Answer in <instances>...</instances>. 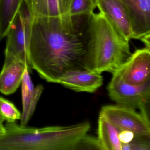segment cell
Instances as JSON below:
<instances>
[{"label":"cell","instance_id":"cell-14","mask_svg":"<svg viewBox=\"0 0 150 150\" xmlns=\"http://www.w3.org/2000/svg\"><path fill=\"white\" fill-rule=\"evenodd\" d=\"M34 17H58L67 14L63 0H31Z\"/></svg>","mask_w":150,"mask_h":150},{"label":"cell","instance_id":"cell-8","mask_svg":"<svg viewBox=\"0 0 150 150\" xmlns=\"http://www.w3.org/2000/svg\"><path fill=\"white\" fill-rule=\"evenodd\" d=\"M96 7L118 32L130 41L134 39L132 25L128 12L120 0H95Z\"/></svg>","mask_w":150,"mask_h":150},{"label":"cell","instance_id":"cell-15","mask_svg":"<svg viewBox=\"0 0 150 150\" xmlns=\"http://www.w3.org/2000/svg\"><path fill=\"white\" fill-rule=\"evenodd\" d=\"M22 0H0V41L6 37Z\"/></svg>","mask_w":150,"mask_h":150},{"label":"cell","instance_id":"cell-17","mask_svg":"<svg viewBox=\"0 0 150 150\" xmlns=\"http://www.w3.org/2000/svg\"><path fill=\"white\" fill-rule=\"evenodd\" d=\"M21 113L15 105L8 100L0 97V117L8 122L21 119Z\"/></svg>","mask_w":150,"mask_h":150},{"label":"cell","instance_id":"cell-6","mask_svg":"<svg viewBox=\"0 0 150 150\" xmlns=\"http://www.w3.org/2000/svg\"><path fill=\"white\" fill-rule=\"evenodd\" d=\"M100 115L110 122L119 130L129 131L135 136L150 137V123L146 111L121 105H106L101 109Z\"/></svg>","mask_w":150,"mask_h":150},{"label":"cell","instance_id":"cell-21","mask_svg":"<svg viewBox=\"0 0 150 150\" xmlns=\"http://www.w3.org/2000/svg\"><path fill=\"white\" fill-rule=\"evenodd\" d=\"M150 34H149L142 38L140 40L144 43V44L145 45V47L150 49Z\"/></svg>","mask_w":150,"mask_h":150},{"label":"cell","instance_id":"cell-4","mask_svg":"<svg viewBox=\"0 0 150 150\" xmlns=\"http://www.w3.org/2000/svg\"><path fill=\"white\" fill-rule=\"evenodd\" d=\"M34 16L30 4L24 2L12 21L6 37L5 58L17 59L27 64L32 72L30 44Z\"/></svg>","mask_w":150,"mask_h":150},{"label":"cell","instance_id":"cell-3","mask_svg":"<svg viewBox=\"0 0 150 150\" xmlns=\"http://www.w3.org/2000/svg\"><path fill=\"white\" fill-rule=\"evenodd\" d=\"M129 42L103 14L94 13L88 26L84 69L113 73L131 55Z\"/></svg>","mask_w":150,"mask_h":150},{"label":"cell","instance_id":"cell-23","mask_svg":"<svg viewBox=\"0 0 150 150\" xmlns=\"http://www.w3.org/2000/svg\"><path fill=\"white\" fill-rule=\"evenodd\" d=\"M63 1H64V3L65 5L66 6L67 10H68L70 0H63ZM67 12H68V11H67Z\"/></svg>","mask_w":150,"mask_h":150},{"label":"cell","instance_id":"cell-13","mask_svg":"<svg viewBox=\"0 0 150 150\" xmlns=\"http://www.w3.org/2000/svg\"><path fill=\"white\" fill-rule=\"evenodd\" d=\"M120 131L105 117L99 116L97 139L103 150H122L118 137Z\"/></svg>","mask_w":150,"mask_h":150},{"label":"cell","instance_id":"cell-9","mask_svg":"<svg viewBox=\"0 0 150 150\" xmlns=\"http://www.w3.org/2000/svg\"><path fill=\"white\" fill-rule=\"evenodd\" d=\"M103 83L101 74L83 68L67 71L59 79L57 84L76 92L93 93Z\"/></svg>","mask_w":150,"mask_h":150},{"label":"cell","instance_id":"cell-16","mask_svg":"<svg viewBox=\"0 0 150 150\" xmlns=\"http://www.w3.org/2000/svg\"><path fill=\"white\" fill-rule=\"evenodd\" d=\"M96 8L95 0H70L67 14L71 17L90 16Z\"/></svg>","mask_w":150,"mask_h":150},{"label":"cell","instance_id":"cell-10","mask_svg":"<svg viewBox=\"0 0 150 150\" xmlns=\"http://www.w3.org/2000/svg\"><path fill=\"white\" fill-rule=\"evenodd\" d=\"M129 16L134 39L150 34V0H120Z\"/></svg>","mask_w":150,"mask_h":150},{"label":"cell","instance_id":"cell-1","mask_svg":"<svg viewBox=\"0 0 150 150\" xmlns=\"http://www.w3.org/2000/svg\"><path fill=\"white\" fill-rule=\"evenodd\" d=\"M90 16L34 17L30 44L32 70L57 83L67 71L84 69Z\"/></svg>","mask_w":150,"mask_h":150},{"label":"cell","instance_id":"cell-20","mask_svg":"<svg viewBox=\"0 0 150 150\" xmlns=\"http://www.w3.org/2000/svg\"><path fill=\"white\" fill-rule=\"evenodd\" d=\"M134 133L129 131L123 130L120 131L119 133V140L122 144L129 143L134 138Z\"/></svg>","mask_w":150,"mask_h":150},{"label":"cell","instance_id":"cell-18","mask_svg":"<svg viewBox=\"0 0 150 150\" xmlns=\"http://www.w3.org/2000/svg\"><path fill=\"white\" fill-rule=\"evenodd\" d=\"M150 137L134 136L128 144H122L123 150H150Z\"/></svg>","mask_w":150,"mask_h":150},{"label":"cell","instance_id":"cell-2","mask_svg":"<svg viewBox=\"0 0 150 150\" xmlns=\"http://www.w3.org/2000/svg\"><path fill=\"white\" fill-rule=\"evenodd\" d=\"M89 122L68 126L34 128L7 122L0 150H74L90 129Z\"/></svg>","mask_w":150,"mask_h":150},{"label":"cell","instance_id":"cell-5","mask_svg":"<svg viewBox=\"0 0 150 150\" xmlns=\"http://www.w3.org/2000/svg\"><path fill=\"white\" fill-rule=\"evenodd\" d=\"M112 74L107 86L110 99L117 105L146 111L150 103V81L141 85H132L124 81L116 72Z\"/></svg>","mask_w":150,"mask_h":150},{"label":"cell","instance_id":"cell-19","mask_svg":"<svg viewBox=\"0 0 150 150\" xmlns=\"http://www.w3.org/2000/svg\"><path fill=\"white\" fill-rule=\"evenodd\" d=\"M103 150L97 138L87 134L81 138L75 146L74 150Z\"/></svg>","mask_w":150,"mask_h":150},{"label":"cell","instance_id":"cell-11","mask_svg":"<svg viewBox=\"0 0 150 150\" xmlns=\"http://www.w3.org/2000/svg\"><path fill=\"white\" fill-rule=\"evenodd\" d=\"M30 73L26 67L21 84L23 110L20 125L23 126H27L31 119L44 89L42 85L34 86Z\"/></svg>","mask_w":150,"mask_h":150},{"label":"cell","instance_id":"cell-12","mask_svg":"<svg viewBox=\"0 0 150 150\" xmlns=\"http://www.w3.org/2000/svg\"><path fill=\"white\" fill-rule=\"evenodd\" d=\"M26 67L30 71L24 63L15 59L5 58L0 72V93L5 95L15 93L21 84Z\"/></svg>","mask_w":150,"mask_h":150},{"label":"cell","instance_id":"cell-22","mask_svg":"<svg viewBox=\"0 0 150 150\" xmlns=\"http://www.w3.org/2000/svg\"><path fill=\"white\" fill-rule=\"evenodd\" d=\"M4 121L0 117V136H2L6 133V129L4 125Z\"/></svg>","mask_w":150,"mask_h":150},{"label":"cell","instance_id":"cell-24","mask_svg":"<svg viewBox=\"0 0 150 150\" xmlns=\"http://www.w3.org/2000/svg\"><path fill=\"white\" fill-rule=\"evenodd\" d=\"M29 1H30V2H31V0H29Z\"/></svg>","mask_w":150,"mask_h":150},{"label":"cell","instance_id":"cell-7","mask_svg":"<svg viewBox=\"0 0 150 150\" xmlns=\"http://www.w3.org/2000/svg\"><path fill=\"white\" fill-rule=\"evenodd\" d=\"M115 72L132 85H141L150 81V49L136 50Z\"/></svg>","mask_w":150,"mask_h":150}]
</instances>
